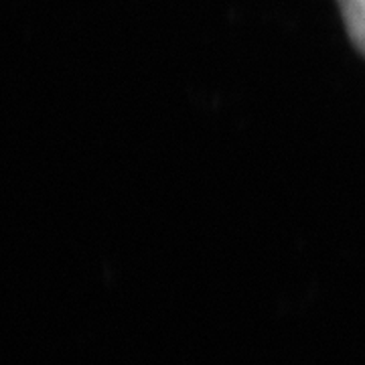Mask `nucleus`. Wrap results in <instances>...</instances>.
Wrapping results in <instances>:
<instances>
[{
	"instance_id": "obj_1",
	"label": "nucleus",
	"mask_w": 365,
	"mask_h": 365,
	"mask_svg": "<svg viewBox=\"0 0 365 365\" xmlns=\"http://www.w3.org/2000/svg\"><path fill=\"white\" fill-rule=\"evenodd\" d=\"M353 45L365 55V0H337Z\"/></svg>"
}]
</instances>
